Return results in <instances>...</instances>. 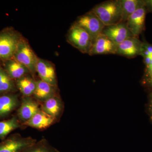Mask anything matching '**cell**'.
<instances>
[{"instance_id": "cell-1", "label": "cell", "mask_w": 152, "mask_h": 152, "mask_svg": "<svg viewBox=\"0 0 152 152\" xmlns=\"http://www.w3.org/2000/svg\"><path fill=\"white\" fill-rule=\"evenodd\" d=\"M91 10L96 14L105 26L122 22L120 0H110L96 5Z\"/></svg>"}, {"instance_id": "cell-2", "label": "cell", "mask_w": 152, "mask_h": 152, "mask_svg": "<svg viewBox=\"0 0 152 152\" xmlns=\"http://www.w3.org/2000/svg\"><path fill=\"white\" fill-rule=\"evenodd\" d=\"M22 36L12 28L0 31V61H5L12 58Z\"/></svg>"}, {"instance_id": "cell-3", "label": "cell", "mask_w": 152, "mask_h": 152, "mask_svg": "<svg viewBox=\"0 0 152 152\" xmlns=\"http://www.w3.org/2000/svg\"><path fill=\"white\" fill-rule=\"evenodd\" d=\"M12 58L25 66L30 73L36 72V66L39 58L30 46L26 39L22 37L19 42Z\"/></svg>"}, {"instance_id": "cell-4", "label": "cell", "mask_w": 152, "mask_h": 152, "mask_svg": "<svg viewBox=\"0 0 152 152\" xmlns=\"http://www.w3.org/2000/svg\"><path fill=\"white\" fill-rule=\"evenodd\" d=\"M66 40L69 44L84 54H88L93 45L89 35L85 30L74 24L68 31Z\"/></svg>"}, {"instance_id": "cell-5", "label": "cell", "mask_w": 152, "mask_h": 152, "mask_svg": "<svg viewBox=\"0 0 152 152\" xmlns=\"http://www.w3.org/2000/svg\"><path fill=\"white\" fill-rule=\"evenodd\" d=\"M74 24L82 28L89 35L93 43L102 34L105 27L100 19L91 10L79 17Z\"/></svg>"}, {"instance_id": "cell-6", "label": "cell", "mask_w": 152, "mask_h": 152, "mask_svg": "<svg viewBox=\"0 0 152 152\" xmlns=\"http://www.w3.org/2000/svg\"><path fill=\"white\" fill-rule=\"evenodd\" d=\"M37 141L31 137H23L15 134L0 142V152H20Z\"/></svg>"}, {"instance_id": "cell-7", "label": "cell", "mask_w": 152, "mask_h": 152, "mask_svg": "<svg viewBox=\"0 0 152 152\" xmlns=\"http://www.w3.org/2000/svg\"><path fill=\"white\" fill-rule=\"evenodd\" d=\"M143 42L135 37H131L117 45L116 55L133 58L140 56Z\"/></svg>"}, {"instance_id": "cell-8", "label": "cell", "mask_w": 152, "mask_h": 152, "mask_svg": "<svg viewBox=\"0 0 152 152\" xmlns=\"http://www.w3.org/2000/svg\"><path fill=\"white\" fill-rule=\"evenodd\" d=\"M117 45L131 37H134L127 26L126 23L105 26L102 33Z\"/></svg>"}, {"instance_id": "cell-9", "label": "cell", "mask_w": 152, "mask_h": 152, "mask_svg": "<svg viewBox=\"0 0 152 152\" xmlns=\"http://www.w3.org/2000/svg\"><path fill=\"white\" fill-rule=\"evenodd\" d=\"M117 45L107 36L101 34L93 43L88 55H116Z\"/></svg>"}, {"instance_id": "cell-10", "label": "cell", "mask_w": 152, "mask_h": 152, "mask_svg": "<svg viewBox=\"0 0 152 152\" xmlns=\"http://www.w3.org/2000/svg\"><path fill=\"white\" fill-rule=\"evenodd\" d=\"M147 13L146 9L144 6L132 14L126 22L128 28L134 37H139L145 30Z\"/></svg>"}, {"instance_id": "cell-11", "label": "cell", "mask_w": 152, "mask_h": 152, "mask_svg": "<svg viewBox=\"0 0 152 152\" xmlns=\"http://www.w3.org/2000/svg\"><path fill=\"white\" fill-rule=\"evenodd\" d=\"M140 56L142 57L145 66L143 84L152 90V44L145 40L143 42Z\"/></svg>"}, {"instance_id": "cell-12", "label": "cell", "mask_w": 152, "mask_h": 152, "mask_svg": "<svg viewBox=\"0 0 152 152\" xmlns=\"http://www.w3.org/2000/svg\"><path fill=\"white\" fill-rule=\"evenodd\" d=\"M40 110L39 103L37 101L31 96L23 97L20 108L18 110L17 117L19 121L24 124Z\"/></svg>"}, {"instance_id": "cell-13", "label": "cell", "mask_w": 152, "mask_h": 152, "mask_svg": "<svg viewBox=\"0 0 152 152\" xmlns=\"http://www.w3.org/2000/svg\"><path fill=\"white\" fill-rule=\"evenodd\" d=\"M36 72L37 73L41 80L57 87V81L55 66L50 62L39 58Z\"/></svg>"}, {"instance_id": "cell-14", "label": "cell", "mask_w": 152, "mask_h": 152, "mask_svg": "<svg viewBox=\"0 0 152 152\" xmlns=\"http://www.w3.org/2000/svg\"><path fill=\"white\" fill-rule=\"evenodd\" d=\"M56 121L53 118L40 110L30 120L23 124L38 129H43L51 126Z\"/></svg>"}, {"instance_id": "cell-15", "label": "cell", "mask_w": 152, "mask_h": 152, "mask_svg": "<svg viewBox=\"0 0 152 152\" xmlns=\"http://www.w3.org/2000/svg\"><path fill=\"white\" fill-rule=\"evenodd\" d=\"M64 109V104L59 97L56 95L43 102L41 107L42 111L56 120L60 118Z\"/></svg>"}, {"instance_id": "cell-16", "label": "cell", "mask_w": 152, "mask_h": 152, "mask_svg": "<svg viewBox=\"0 0 152 152\" xmlns=\"http://www.w3.org/2000/svg\"><path fill=\"white\" fill-rule=\"evenodd\" d=\"M4 63L3 68L12 80H18L30 73L25 66L13 58L6 61Z\"/></svg>"}, {"instance_id": "cell-17", "label": "cell", "mask_w": 152, "mask_h": 152, "mask_svg": "<svg viewBox=\"0 0 152 152\" xmlns=\"http://www.w3.org/2000/svg\"><path fill=\"white\" fill-rule=\"evenodd\" d=\"M16 94H7L0 96V119L7 116L19 105Z\"/></svg>"}, {"instance_id": "cell-18", "label": "cell", "mask_w": 152, "mask_h": 152, "mask_svg": "<svg viewBox=\"0 0 152 152\" xmlns=\"http://www.w3.org/2000/svg\"><path fill=\"white\" fill-rule=\"evenodd\" d=\"M56 87L42 80L36 81V88L34 95L36 99L43 102L56 95Z\"/></svg>"}, {"instance_id": "cell-19", "label": "cell", "mask_w": 152, "mask_h": 152, "mask_svg": "<svg viewBox=\"0 0 152 152\" xmlns=\"http://www.w3.org/2000/svg\"><path fill=\"white\" fill-rule=\"evenodd\" d=\"M122 13V22L127 20L137 10L145 6V0H120Z\"/></svg>"}, {"instance_id": "cell-20", "label": "cell", "mask_w": 152, "mask_h": 152, "mask_svg": "<svg viewBox=\"0 0 152 152\" xmlns=\"http://www.w3.org/2000/svg\"><path fill=\"white\" fill-rule=\"evenodd\" d=\"M16 87L24 97L31 96L35 91L36 81L31 77L24 76L17 80Z\"/></svg>"}, {"instance_id": "cell-21", "label": "cell", "mask_w": 152, "mask_h": 152, "mask_svg": "<svg viewBox=\"0 0 152 152\" xmlns=\"http://www.w3.org/2000/svg\"><path fill=\"white\" fill-rule=\"evenodd\" d=\"M13 80L9 77L3 67L0 65V96L15 91Z\"/></svg>"}, {"instance_id": "cell-22", "label": "cell", "mask_w": 152, "mask_h": 152, "mask_svg": "<svg viewBox=\"0 0 152 152\" xmlns=\"http://www.w3.org/2000/svg\"><path fill=\"white\" fill-rule=\"evenodd\" d=\"M20 126V121L17 116L0 121V139L4 140L10 133Z\"/></svg>"}, {"instance_id": "cell-23", "label": "cell", "mask_w": 152, "mask_h": 152, "mask_svg": "<svg viewBox=\"0 0 152 152\" xmlns=\"http://www.w3.org/2000/svg\"><path fill=\"white\" fill-rule=\"evenodd\" d=\"M20 152H60L52 146L45 138H42L39 141L25 148Z\"/></svg>"}, {"instance_id": "cell-24", "label": "cell", "mask_w": 152, "mask_h": 152, "mask_svg": "<svg viewBox=\"0 0 152 152\" xmlns=\"http://www.w3.org/2000/svg\"><path fill=\"white\" fill-rule=\"evenodd\" d=\"M145 3L147 12L152 13V0H145Z\"/></svg>"}, {"instance_id": "cell-25", "label": "cell", "mask_w": 152, "mask_h": 152, "mask_svg": "<svg viewBox=\"0 0 152 152\" xmlns=\"http://www.w3.org/2000/svg\"><path fill=\"white\" fill-rule=\"evenodd\" d=\"M149 107L150 113H151V118L152 119V94L150 96Z\"/></svg>"}]
</instances>
